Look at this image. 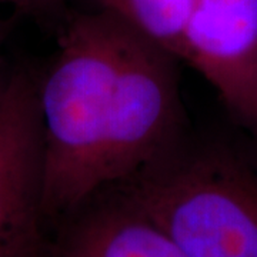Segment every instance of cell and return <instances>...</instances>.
<instances>
[{
    "label": "cell",
    "instance_id": "3",
    "mask_svg": "<svg viewBox=\"0 0 257 257\" xmlns=\"http://www.w3.org/2000/svg\"><path fill=\"white\" fill-rule=\"evenodd\" d=\"M43 190L39 76L18 66L0 90V257H50Z\"/></svg>",
    "mask_w": 257,
    "mask_h": 257
},
{
    "label": "cell",
    "instance_id": "2",
    "mask_svg": "<svg viewBox=\"0 0 257 257\" xmlns=\"http://www.w3.org/2000/svg\"><path fill=\"white\" fill-rule=\"evenodd\" d=\"M111 187L189 257H257V162L224 140L186 136Z\"/></svg>",
    "mask_w": 257,
    "mask_h": 257
},
{
    "label": "cell",
    "instance_id": "6",
    "mask_svg": "<svg viewBox=\"0 0 257 257\" xmlns=\"http://www.w3.org/2000/svg\"><path fill=\"white\" fill-rule=\"evenodd\" d=\"M177 57L179 42L197 0H92Z\"/></svg>",
    "mask_w": 257,
    "mask_h": 257
},
{
    "label": "cell",
    "instance_id": "1",
    "mask_svg": "<svg viewBox=\"0 0 257 257\" xmlns=\"http://www.w3.org/2000/svg\"><path fill=\"white\" fill-rule=\"evenodd\" d=\"M177 60L106 10L69 20L39 77L50 226L186 138Z\"/></svg>",
    "mask_w": 257,
    "mask_h": 257
},
{
    "label": "cell",
    "instance_id": "8",
    "mask_svg": "<svg viewBox=\"0 0 257 257\" xmlns=\"http://www.w3.org/2000/svg\"><path fill=\"white\" fill-rule=\"evenodd\" d=\"M10 29V22L9 20H2L0 19V57H2V50H3V45L6 42V37H8V33H9ZM5 84V80L0 79V90Z\"/></svg>",
    "mask_w": 257,
    "mask_h": 257
},
{
    "label": "cell",
    "instance_id": "5",
    "mask_svg": "<svg viewBox=\"0 0 257 257\" xmlns=\"http://www.w3.org/2000/svg\"><path fill=\"white\" fill-rule=\"evenodd\" d=\"M50 257H189L116 187H107L55 224Z\"/></svg>",
    "mask_w": 257,
    "mask_h": 257
},
{
    "label": "cell",
    "instance_id": "7",
    "mask_svg": "<svg viewBox=\"0 0 257 257\" xmlns=\"http://www.w3.org/2000/svg\"><path fill=\"white\" fill-rule=\"evenodd\" d=\"M12 5L16 12L32 18L47 20L53 19L63 9L64 0H3Z\"/></svg>",
    "mask_w": 257,
    "mask_h": 257
},
{
    "label": "cell",
    "instance_id": "4",
    "mask_svg": "<svg viewBox=\"0 0 257 257\" xmlns=\"http://www.w3.org/2000/svg\"><path fill=\"white\" fill-rule=\"evenodd\" d=\"M177 59L202 74L257 140V0H197Z\"/></svg>",
    "mask_w": 257,
    "mask_h": 257
}]
</instances>
